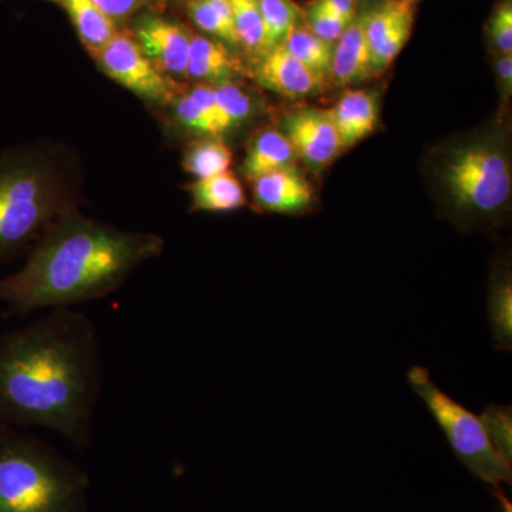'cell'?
Listing matches in <instances>:
<instances>
[{
	"label": "cell",
	"mask_w": 512,
	"mask_h": 512,
	"mask_svg": "<svg viewBox=\"0 0 512 512\" xmlns=\"http://www.w3.org/2000/svg\"><path fill=\"white\" fill-rule=\"evenodd\" d=\"M163 251L156 234L121 231L73 210L46 229L16 274L0 279V302L19 318L73 308L117 291Z\"/></svg>",
	"instance_id": "7a4b0ae2"
},
{
	"label": "cell",
	"mask_w": 512,
	"mask_h": 512,
	"mask_svg": "<svg viewBox=\"0 0 512 512\" xmlns=\"http://www.w3.org/2000/svg\"><path fill=\"white\" fill-rule=\"evenodd\" d=\"M330 72L343 86L363 82L376 73L363 19L353 20L339 37L338 45L333 47Z\"/></svg>",
	"instance_id": "5bb4252c"
},
{
	"label": "cell",
	"mask_w": 512,
	"mask_h": 512,
	"mask_svg": "<svg viewBox=\"0 0 512 512\" xmlns=\"http://www.w3.org/2000/svg\"><path fill=\"white\" fill-rule=\"evenodd\" d=\"M349 25L350 23L326 9L319 0H316L309 9L308 29L326 42H336Z\"/></svg>",
	"instance_id": "83f0119b"
},
{
	"label": "cell",
	"mask_w": 512,
	"mask_h": 512,
	"mask_svg": "<svg viewBox=\"0 0 512 512\" xmlns=\"http://www.w3.org/2000/svg\"><path fill=\"white\" fill-rule=\"evenodd\" d=\"M90 478L42 437L0 423V512H90Z\"/></svg>",
	"instance_id": "3957f363"
},
{
	"label": "cell",
	"mask_w": 512,
	"mask_h": 512,
	"mask_svg": "<svg viewBox=\"0 0 512 512\" xmlns=\"http://www.w3.org/2000/svg\"><path fill=\"white\" fill-rule=\"evenodd\" d=\"M191 197L194 210L198 211L231 212L247 204L241 181L229 171L195 181Z\"/></svg>",
	"instance_id": "e0dca14e"
},
{
	"label": "cell",
	"mask_w": 512,
	"mask_h": 512,
	"mask_svg": "<svg viewBox=\"0 0 512 512\" xmlns=\"http://www.w3.org/2000/svg\"><path fill=\"white\" fill-rule=\"evenodd\" d=\"M231 164L232 151L217 137L197 141L188 148L184 156L185 170L197 180L225 173Z\"/></svg>",
	"instance_id": "7402d4cb"
},
{
	"label": "cell",
	"mask_w": 512,
	"mask_h": 512,
	"mask_svg": "<svg viewBox=\"0 0 512 512\" xmlns=\"http://www.w3.org/2000/svg\"><path fill=\"white\" fill-rule=\"evenodd\" d=\"M72 19L74 29L93 56L116 35L114 20L101 12L93 0H57Z\"/></svg>",
	"instance_id": "ac0fdd59"
},
{
	"label": "cell",
	"mask_w": 512,
	"mask_h": 512,
	"mask_svg": "<svg viewBox=\"0 0 512 512\" xmlns=\"http://www.w3.org/2000/svg\"><path fill=\"white\" fill-rule=\"evenodd\" d=\"M296 59L301 60L320 80L330 72L332 64L333 43L326 42L313 35L308 28L296 26L282 43Z\"/></svg>",
	"instance_id": "44dd1931"
},
{
	"label": "cell",
	"mask_w": 512,
	"mask_h": 512,
	"mask_svg": "<svg viewBox=\"0 0 512 512\" xmlns=\"http://www.w3.org/2000/svg\"><path fill=\"white\" fill-rule=\"evenodd\" d=\"M101 69L114 82L148 101L170 99L171 83L167 76L144 55L133 36L116 33L97 55Z\"/></svg>",
	"instance_id": "52a82bcc"
},
{
	"label": "cell",
	"mask_w": 512,
	"mask_h": 512,
	"mask_svg": "<svg viewBox=\"0 0 512 512\" xmlns=\"http://www.w3.org/2000/svg\"><path fill=\"white\" fill-rule=\"evenodd\" d=\"M483 424L488 439L498 453L505 460L512 463V410L511 406H493L485 407L484 412L478 416Z\"/></svg>",
	"instance_id": "484cf974"
},
{
	"label": "cell",
	"mask_w": 512,
	"mask_h": 512,
	"mask_svg": "<svg viewBox=\"0 0 512 512\" xmlns=\"http://www.w3.org/2000/svg\"><path fill=\"white\" fill-rule=\"evenodd\" d=\"M488 320L493 333L494 348L501 352L512 349V282L510 272L504 271L491 285L488 298Z\"/></svg>",
	"instance_id": "ffe728a7"
},
{
	"label": "cell",
	"mask_w": 512,
	"mask_h": 512,
	"mask_svg": "<svg viewBox=\"0 0 512 512\" xmlns=\"http://www.w3.org/2000/svg\"><path fill=\"white\" fill-rule=\"evenodd\" d=\"M491 37L494 45L503 55L512 53V3L511 0H505L495 10L493 19H491Z\"/></svg>",
	"instance_id": "f1b7e54d"
},
{
	"label": "cell",
	"mask_w": 512,
	"mask_h": 512,
	"mask_svg": "<svg viewBox=\"0 0 512 512\" xmlns=\"http://www.w3.org/2000/svg\"><path fill=\"white\" fill-rule=\"evenodd\" d=\"M239 45L251 52H264V23L259 0H229Z\"/></svg>",
	"instance_id": "cb8c5ba5"
},
{
	"label": "cell",
	"mask_w": 512,
	"mask_h": 512,
	"mask_svg": "<svg viewBox=\"0 0 512 512\" xmlns=\"http://www.w3.org/2000/svg\"><path fill=\"white\" fill-rule=\"evenodd\" d=\"M498 73L505 83V89L511 90L512 83V57L511 55H503L498 62Z\"/></svg>",
	"instance_id": "1f68e13d"
},
{
	"label": "cell",
	"mask_w": 512,
	"mask_h": 512,
	"mask_svg": "<svg viewBox=\"0 0 512 512\" xmlns=\"http://www.w3.org/2000/svg\"><path fill=\"white\" fill-rule=\"evenodd\" d=\"M296 158L298 156L284 133L265 130L249 144L242 171L249 180L255 181L272 171L291 168Z\"/></svg>",
	"instance_id": "9a60e30c"
},
{
	"label": "cell",
	"mask_w": 512,
	"mask_h": 512,
	"mask_svg": "<svg viewBox=\"0 0 512 512\" xmlns=\"http://www.w3.org/2000/svg\"><path fill=\"white\" fill-rule=\"evenodd\" d=\"M494 497L500 504V512H512V504L510 498L505 495L503 487L493 488Z\"/></svg>",
	"instance_id": "d6a6232c"
},
{
	"label": "cell",
	"mask_w": 512,
	"mask_h": 512,
	"mask_svg": "<svg viewBox=\"0 0 512 512\" xmlns=\"http://www.w3.org/2000/svg\"><path fill=\"white\" fill-rule=\"evenodd\" d=\"M214 93L222 134L248 119L252 110L251 99L239 89L237 84L231 82L217 84L214 87Z\"/></svg>",
	"instance_id": "d4e9b609"
},
{
	"label": "cell",
	"mask_w": 512,
	"mask_h": 512,
	"mask_svg": "<svg viewBox=\"0 0 512 512\" xmlns=\"http://www.w3.org/2000/svg\"><path fill=\"white\" fill-rule=\"evenodd\" d=\"M285 136L296 156L312 167H326L342 150L329 110L303 109L288 116Z\"/></svg>",
	"instance_id": "9c48e42d"
},
{
	"label": "cell",
	"mask_w": 512,
	"mask_h": 512,
	"mask_svg": "<svg viewBox=\"0 0 512 512\" xmlns=\"http://www.w3.org/2000/svg\"><path fill=\"white\" fill-rule=\"evenodd\" d=\"M264 23V52L282 45L289 33L298 26V8L292 0H259Z\"/></svg>",
	"instance_id": "603a6c76"
},
{
	"label": "cell",
	"mask_w": 512,
	"mask_h": 512,
	"mask_svg": "<svg viewBox=\"0 0 512 512\" xmlns=\"http://www.w3.org/2000/svg\"><path fill=\"white\" fill-rule=\"evenodd\" d=\"M407 380L433 414L458 460L491 490L511 485L512 463L495 450L478 416L444 393L424 367H412Z\"/></svg>",
	"instance_id": "5b68a950"
},
{
	"label": "cell",
	"mask_w": 512,
	"mask_h": 512,
	"mask_svg": "<svg viewBox=\"0 0 512 512\" xmlns=\"http://www.w3.org/2000/svg\"><path fill=\"white\" fill-rule=\"evenodd\" d=\"M254 192L259 207L275 214H299L313 201L311 185L292 167L256 178Z\"/></svg>",
	"instance_id": "7c38bea8"
},
{
	"label": "cell",
	"mask_w": 512,
	"mask_h": 512,
	"mask_svg": "<svg viewBox=\"0 0 512 512\" xmlns=\"http://www.w3.org/2000/svg\"><path fill=\"white\" fill-rule=\"evenodd\" d=\"M73 210L46 158L30 153L0 157V266L29 252L53 222Z\"/></svg>",
	"instance_id": "277c9868"
},
{
	"label": "cell",
	"mask_w": 512,
	"mask_h": 512,
	"mask_svg": "<svg viewBox=\"0 0 512 512\" xmlns=\"http://www.w3.org/2000/svg\"><path fill=\"white\" fill-rule=\"evenodd\" d=\"M177 117L183 126L207 136H221L220 117L214 87L198 84L177 103Z\"/></svg>",
	"instance_id": "d6986e66"
},
{
	"label": "cell",
	"mask_w": 512,
	"mask_h": 512,
	"mask_svg": "<svg viewBox=\"0 0 512 512\" xmlns=\"http://www.w3.org/2000/svg\"><path fill=\"white\" fill-rule=\"evenodd\" d=\"M338 130L342 148L355 146L375 131L379 121V104L375 94L366 90H348L335 109L329 110Z\"/></svg>",
	"instance_id": "4fadbf2b"
},
{
	"label": "cell",
	"mask_w": 512,
	"mask_h": 512,
	"mask_svg": "<svg viewBox=\"0 0 512 512\" xmlns=\"http://www.w3.org/2000/svg\"><path fill=\"white\" fill-rule=\"evenodd\" d=\"M446 183L458 210L490 217L510 200V164L493 147L464 148L448 163Z\"/></svg>",
	"instance_id": "8992f818"
},
{
	"label": "cell",
	"mask_w": 512,
	"mask_h": 512,
	"mask_svg": "<svg viewBox=\"0 0 512 512\" xmlns=\"http://www.w3.org/2000/svg\"><path fill=\"white\" fill-rule=\"evenodd\" d=\"M256 77L269 90L291 99H301L315 93L320 83L319 77L284 45L265 53Z\"/></svg>",
	"instance_id": "8fae6325"
},
{
	"label": "cell",
	"mask_w": 512,
	"mask_h": 512,
	"mask_svg": "<svg viewBox=\"0 0 512 512\" xmlns=\"http://www.w3.org/2000/svg\"><path fill=\"white\" fill-rule=\"evenodd\" d=\"M188 12H190L192 22L205 33H210L231 45H239L237 33L225 25L224 20L220 18V15L215 12L207 0H191Z\"/></svg>",
	"instance_id": "4316f807"
},
{
	"label": "cell",
	"mask_w": 512,
	"mask_h": 512,
	"mask_svg": "<svg viewBox=\"0 0 512 512\" xmlns=\"http://www.w3.org/2000/svg\"><path fill=\"white\" fill-rule=\"evenodd\" d=\"M110 19H123L136 12L144 0H93Z\"/></svg>",
	"instance_id": "f546056e"
},
{
	"label": "cell",
	"mask_w": 512,
	"mask_h": 512,
	"mask_svg": "<svg viewBox=\"0 0 512 512\" xmlns=\"http://www.w3.org/2000/svg\"><path fill=\"white\" fill-rule=\"evenodd\" d=\"M136 40L144 55L165 76H185L191 36L183 26L163 18H146L137 26Z\"/></svg>",
	"instance_id": "30bf717a"
},
{
	"label": "cell",
	"mask_w": 512,
	"mask_h": 512,
	"mask_svg": "<svg viewBox=\"0 0 512 512\" xmlns=\"http://www.w3.org/2000/svg\"><path fill=\"white\" fill-rule=\"evenodd\" d=\"M363 22L375 72L382 73L396 60L412 36L413 0H386L363 18Z\"/></svg>",
	"instance_id": "ba28073f"
},
{
	"label": "cell",
	"mask_w": 512,
	"mask_h": 512,
	"mask_svg": "<svg viewBox=\"0 0 512 512\" xmlns=\"http://www.w3.org/2000/svg\"><path fill=\"white\" fill-rule=\"evenodd\" d=\"M237 69L231 53L221 42L204 36H191L187 76L205 83L228 82Z\"/></svg>",
	"instance_id": "2e32d148"
},
{
	"label": "cell",
	"mask_w": 512,
	"mask_h": 512,
	"mask_svg": "<svg viewBox=\"0 0 512 512\" xmlns=\"http://www.w3.org/2000/svg\"><path fill=\"white\" fill-rule=\"evenodd\" d=\"M319 2L345 22L352 23L355 19V0H319Z\"/></svg>",
	"instance_id": "4dcf8cb0"
},
{
	"label": "cell",
	"mask_w": 512,
	"mask_h": 512,
	"mask_svg": "<svg viewBox=\"0 0 512 512\" xmlns=\"http://www.w3.org/2000/svg\"><path fill=\"white\" fill-rule=\"evenodd\" d=\"M103 383L99 330L82 311L49 309L0 333L2 424L50 430L86 450Z\"/></svg>",
	"instance_id": "6da1fadb"
}]
</instances>
